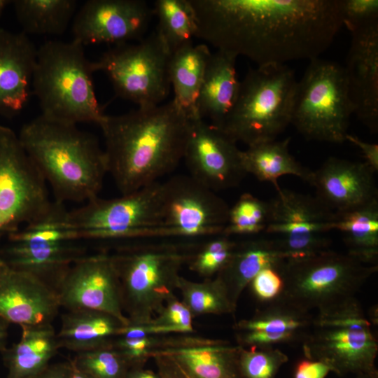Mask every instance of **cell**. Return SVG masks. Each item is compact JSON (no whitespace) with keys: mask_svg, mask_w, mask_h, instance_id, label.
Segmentation results:
<instances>
[{"mask_svg":"<svg viewBox=\"0 0 378 378\" xmlns=\"http://www.w3.org/2000/svg\"><path fill=\"white\" fill-rule=\"evenodd\" d=\"M196 38L259 66L318 58L343 26L340 0H190Z\"/></svg>","mask_w":378,"mask_h":378,"instance_id":"1","label":"cell"},{"mask_svg":"<svg viewBox=\"0 0 378 378\" xmlns=\"http://www.w3.org/2000/svg\"><path fill=\"white\" fill-rule=\"evenodd\" d=\"M192 120L173 100L107 115L100 124L107 174L121 195L160 181L183 159Z\"/></svg>","mask_w":378,"mask_h":378,"instance_id":"2","label":"cell"},{"mask_svg":"<svg viewBox=\"0 0 378 378\" xmlns=\"http://www.w3.org/2000/svg\"><path fill=\"white\" fill-rule=\"evenodd\" d=\"M18 137L55 201L86 202L98 197L107 167L95 136L40 115L24 125Z\"/></svg>","mask_w":378,"mask_h":378,"instance_id":"3","label":"cell"},{"mask_svg":"<svg viewBox=\"0 0 378 378\" xmlns=\"http://www.w3.org/2000/svg\"><path fill=\"white\" fill-rule=\"evenodd\" d=\"M83 47L74 40H50L37 48L31 90L41 115L75 125H100L106 118L95 94L92 62Z\"/></svg>","mask_w":378,"mask_h":378,"instance_id":"4","label":"cell"},{"mask_svg":"<svg viewBox=\"0 0 378 378\" xmlns=\"http://www.w3.org/2000/svg\"><path fill=\"white\" fill-rule=\"evenodd\" d=\"M202 244L158 243L125 247L111 255L130 324L150 323L174 295L180 271Z\"/></svg>","mask_w":378,"mask_h":378,"instance_id":"5","label":"cell"},{"mask_svg":"<svg viewBox=\"0 0 378 378\" xmlns=\"http://www.w3.org/2000/svg\"><path fill=\"white\" fill-rule=\"evenodd\" d=\"M278 270L284 288L275 300L303 312L322 314L356 299V294L377 272L378 265L329 249L286 259Z\"/></svg>","mask_w":378,"mask_h":378,"instance_id":"6","label":"cell"},{"mask_svg":"<svg viewBox=\"0 0 378 378\" xmlns=\"http://www.w3.org/2000/svg\"><path fill=\"white\" fill-rule=\"evenodd\" d=\"M298 81L285 64L249 69L220 128L247 146L275 140L291 123Z\"/></svg>","mask_w":378,"mask_h":378,"instance_id":"7","label":"cell"},{"mask_svg":"<svg viewBox=\"0 0 378 378\" xmlns=\"http://www.w3.org/2000/svg\"><path fill=\"white\" fill-rule=\"evenodd\" d=\"M0 251L8 267L29 273L55 290L68 268L84 257L65 204L52 201L41 216L8 236Z\"/></svg>","mask_w":378,"mask_h":378,"instance_id":"8","label":"cell"},{"mask_svg":"<svg viewBox=\"0 0 378 378\" xmlns=\"http://www.w3.org/2000/svg\"><path fill=\"white\" fill-rule=\"evenodd\" d=\"M302 342L306 358L326 363L338 375L353 373L377 378L378 342L357 299L314 316Z\"/></svg>","mask_w":378,"mask_h":378,"instance_id":"9","label":"cell"},{"mask_svg":"<svg viewBox=\"0 0 378 378\" xmlns=\"http://www.w3.org/2000/svg\"><path fill=\"white\" fill-rule=\"evenodd\" d=\"M354 108L344 67L319 57L298 81L291 123L308 140L342 144Z\"/></svg>","mask_w":378,"mask_h":378,"instance_id":"10","label":"cell"},{"mask_svg":"<svg viewBox=\"0 0 378 378\" xmlns=\"http://www.w3.org/2000/svg\"><path fill=\"white\" fill-rule=\"evenodd\" d=\"M164 183L158 181L118 197H94L69 210L79 239L167 237L162 227Z\"/></svg>","mask_w":378,"mask_h":378,"instance_id":"11","label":"cell"},{"mask_svg":"<svg viewBox=\"0 0 378 378\" xmlns=\"http://www.w3.org/2000/svg\"><path fill=\"white\" fill-rule=\"evenodd\" d=\"M169 59L155 31L136 44L115 45L92 65L94 72L107 76L118 97L148 108L161 104L169 94Z\"/></svg>","mask_w":378,"mask_h":378,"instance_id":"12","label":"cell"},{"mask_svg":"<svg viewBox=\"0 0 378 378\" xmlns=\"http://www.w3.org/2000/svg\"><path fill=\"white\" fill-rule=\"evenodd\" d=\"M47 184L18 135L0 125V238L18 231L50 206Z\"/></svg>","mask_w":378,"mask_h":378,"instance_id":"13","label":"cell"},{"mask_svg":"<svg viewBox=\"0 0 378 378\" xmlns=\"http://www.w3.org/2000/svg\"><path fill=\"white\" fill-rule=\"evenodd\" d=\"M269 202L265 232L272 234L286 259L309 256L330 249L326 233L333 230L335 212L316 195L282 189Z\"/></svg>","mask_w":378,"mask_h":378,"instance_id":"14","label":"cell"},{"mask_svg":"<svg viewBox=\"0 0 378 378\" xmlns=\"http://www.w3.org/2000/svg\"><path fill=\"white\" fill-rule=\"evenodd\" d=\"M162 227L167 237L195 238L223 234L230 206L190 176L164 181Z\"/></svg>","mask_w":378,"mask_h":378,"instance_id":"15","label":"cell"},{"mask_svg":"<svg viewBox=\"0 0 378 378\" xmlns=\"http://www.w3.org/2000/svg\"><path fill=\"white\" fill-rule=\"evenodd\" d=\"M61 307L107 313L123 325L130 321L122 306L120 282L111 255H85L73 263L55 286Z\"/></svg>","mask_w":378,"mask_h":378,"instance_id":"16","label":"cell"},{"mask_svg":"<svg viewBox=\"0 0 378 378\" xmlns=\"http://www.w3.org/2000/svg\"><path fill=\"white\" fill-rule=\"evenodd\" d=\"M237 142L206 120L194 119L183 159L190 176L214 192L237 186L246 175Z\"/></svg>","mask_w":378,"mask_h":378,"instance_id":"17","label":"cell"},{"mask_svg":"<svg viewBox=\"0 0 378 378\" xmlns=\"http://www.w3.org/2000/svg\"><path fill=\"white\" fill-rule=\"evenodd\" d=\"M153 14L141 0H89L74 17L72 40L83 46L141 40Z\"/></svg>","mask_w":378,"mask_h":378,"instance_id":"18","label":"cell"},{"mask_svg":"<svg viewBox=\"0 0 378 378\" xmlns=\"http://www.w3.org/2000/svg\"><path fill=\"white\" fill-rule=\"evenodd\" d=\"M351 32L344 67L357 118L372 133L378 132V21Z\"/></svg>","mask_w":378,"mask_h":378,"instance_id":"19","label":"cell"},{"mask_svg":"<svg viewBox=\"0 0 378 378\" xmlns=\"http://www.w3.org/2000/svg\"><path fill=\"white\" fill-rule=\"evenodd\" d=\"M60 307L55 290L38 277L9 267L0 271V318L8 323H51Z\"/></svg>","mask_w":378,"mask_h":378,"instance_id":"20","label":"cell"},{"mask_svg":"<svg viewBox=\"0 0 378 378\" xmlns=\"http://www.w3.org/2000/svg\"><path fill=\"white\" fill-rule=\"evenodd\" d=\"M374 174L365 162L330 157L313 171L309 184L320 200L340 213L378 199Z\"/></svg>","mask_w":378,"mask_h":378,"instance_id":"21","label":"cell"},{"mask_svg":"<svg viewBox=\"0 0 378 378\" xmlns=\"http://www.w3.org/2000/svg\"><path fill=\"white\" fill-rule=\"evenodd\" d=\"M36 52L27 34L0 27V115L14 117L28 103Z\"/></svg>","mask_w":378,"mask_h":378,"instance_id":"22","label":"cell"},{"mask_svg":"<svg viewBox=\"0 0 378 378\" xmlns=\"http://www.w3.org/2000/svg\"><path fill=\"white\" fill-rule=\"evenodd\" d=\"M234 55L217 50L206 65L196 102L197 116L220 127L237 100L240 81Z\"/></svg>","mask_w":378,"mask_h":378,"instance_id":"23","label":"cell"},{"mask_svg":"<svg viewBox=\"0 0 378 378\" xmlns=\"http://www.w3.org/2000/svg\"><path fill=\"white\" fill-rule=\"evenodd\" d=\"M286 257L274 238L258 237L237 243L225 267L216 274L237 307L244 289L262 270L278 267Z\"/></svg>","mask_w":378,"mask_h":378,"instance_id":"24","label":"cell"},{"mask_svg":"<svg viewBox=\"0 0 378 378\" xmlns=\"http://www.w3.org/2000/svg\"><path fill=\"white\" fill-rule=\"evenodd\" d=\"M20 340L2 352L6 378H31L50 365L60 349L52 323L22 326Z\"/></svg>","mask_w":378,"mask_h":378,"instance_id":"25","label":"cell"},{"mask_svg":"<svg viewBox=\"0 0 378 378\" xmlns=\"http://www.w3.org/2000/svg\"><path fill=\"white\" fill-rule=\"evenodd\" d=\"M123 325L105 312L92 309H73L62 315L57 337L60 348L76 354L109 346Z\"/></svg>","mask_w":378,"mask_h":378,"instance_id":"26","label":"cell"},{"mask_svg":"<svg viewBox=\"0 0 378 378\" xmlns=\"http://www.w3.org/2000/svg\"><path fill=\"white\" fill-rule=\"evenodd\" d=\"M241 348L216 340L209 344L156 354L172 357L190 378H244L239 364Z\"/></svg>","mask_w":378,"mask_h":378,"instance_id":"27","label":"cell"},{"mask_svg":"<svg viewBox=\"0 0 378 378\" xmlns=\"http://www.w3.org/2000/svg\"><path fill=\"white\" fill-rule=\"evenodd\" d=\"M211 54L206 45L191 43L170 55L169 76L174 92L172 100L191 120L198 118L196 102Z\"/></svg>","mask_w":378,"mask_h":378,"instance_id":"28","label":"cell"},{"mask_svg":"<svg viewBox=\"0 0 378 378\" xmlns=\"http://www.w3.org/2000/svg\"><path fill=\"white\" fill-rule=\"evenodd\" d=\"M290 138L281 141L272 140L248 146L241 152V160L246 174L254 176L260 181L273 184L276 190L280 186L278 178L291 175L309 183L313 171L302 166L290 154Z\"/></svg>","mask_w":378,"mask_h":378,"instance_id":"29","label":"cell"},{"mask_svg":"<svg viewBox=\"0 0 378 378\" xmlns=\"http://www.w3.org/2000/svg\"><path fill=\"white\" fill-rule=\"evenodd\" d=\"M333 230L342 234L349 254L365 263L377 265L378 199L335 213Z\"/></svg>","mask_w":378,"mask_h":378,"instance_id":"30","label":"cell"},{"mask_svg":"<svg viewBox=\"0 0 378 378\" xmlns=\"http://www.w3.org/2000/svg\"><path fill=\"white\" fill-rule=\"evenodd\" d=\"M18 21L25 34L61 35L76 13L75 0H15Z\"/></svg>","mask_w":378,"mask_h":378,"instance_id":"31","label":"cell"},{"mask_svg":"<svg viewBox=\"0 0 378 378\" xmlns=\"http://www.w3.org/2000/svg\"><path fill=\"white\" fill-rule=\"evenodd\" d=\"M153 12L158 20L155 31L170 55L192 43L197 25L190 0H157Z\"/></svg>","mask_w":378,"mask_h":378,"instance_id":"32","label":"cell"},{"mask_svg":"<svg viewBox=\"0 0 378 378\" xmlns=\"http://www.w3.org/2000/svg\"><path fill=\"white\" fill-rule=\"evenodd\" d=\"M314 316L274 300L255 315L234 325L240 331H265L268 332H298L308 333Z\"/></svg>","mask_w":378,"mask_h":378,"instance_id":"33","label":"cell"},{"mask_svg":"<svg viewBox=\"0 0 378 378\" xmlns=\"http://www.w3.org/2000/svg\"><path fill=\"white\" fill-rule=\"evenodd\" d=\"M176 289L180 291L181 301L193 318L204 314H230L236 309L225 286L216 276L196 282L181 276Z\"/></svg>","mask_w":378,"mask_h":378,"instance_id":"34","label":"cell"},{"mask_svg":"<svg viewBox=\"0 0 378 378\" xmlns=\"http://www.w3.org/2000/svg\"><path fill=\"white\" fill-rule=\"evenodd\" d=\"M269 219V202L243 193L230 207L223 234L255 235L265 232Z\"/></svg>","mask_w":378,"mask_h":378,"instance_id":"35","label":"cell"},{"mask_svg":"<svg viewBox=\"0 0 378 378\" xmlns=\"http://www.w3.org/2000/svg\"><path fill=\"white\" fill-rule=\"evenodd\" d=\"M71 362L92 378H127L131 369L112 344L76 354Z\"/></svg>","mask_w":378,"mask_h":378,"instance_id":"36","label":"cell"},{"mask_svg":"<svg viewBox=\"0 0 378 378\" xmlns=\"http://www.w3.org/2000/svg\"><path fill=\"white\" fill-rule=\"evenodd\" d=\"M231 237L221 234L202 244L188 264L190 269L202 276L211 278L227 264L237 246Z\"/></svg>","mask_w":378,"mask_h":378,"instance_id":"37","label":"cell"},{"mask_svg":"<svg viewBox=\"0 0 378 378\" xmlns=\"http://www.w3.org/2000/svg\"><path fill=\"white\" fill-rule=\"evenodd\" d=\"M288 358L273 346H242L239 364L244 378H274Z\"/></svg>","mask_w":378,"mask_h":378,"instance_id":"38","label":"cell"},{"mask_svg":"<svg viewBox=\"0 0 378 378\" xmlns=\"http://www.w3.org/2000/svg\"><path fill=\"white\" fill-rule=\"evenodd\" d=\"M192 318L189 309L174 294L148 323L167 328L172 333L188 334L194 331Z\"/></svg>","mask_w":378,"mask_h":378,"instance_id":"39","label":"cell"},{"mask_svg":"<svg viewBox=\"0 0 378 378\" xmlns=\"http://www.w3.org/2000/svg\"><path fill=\"white\" fill-rule=\"evenodd\" d=\"M340 10L349 31L378 21L377 0H340Z\"/></svg>","mask_w":378,"mask_h":378,"instance_id":"40","label":"cell"},{"mask_svg":"<svg viewBox=\"0 0 378 378\" xmlns=\"http://www.w3.org/2000/svg\"><path fill=\"white\" fill-rule=\"evenodd\" d=\"M255 297L260 301L270 302L276 299L284 288V281L278 267L262 270L250 283Z\"/></svg>","mask_w":378,"mask_h":378,"instance_id":"41","label":"cell"},{"mask_svg":"<svg viewBox=\"0 0 378 378\" xmlns=\"http://www.w3.org/2000/svg\"><path fill=\"white\" fill-rule=\"evenodd\" d=\"M307 334L298 332L241 331L237 337L239 345L243 347L245 346H273L275 344L302 341Z\"/></svg>","mask_w":378,"mask_h":378,"instance_id":"42","label":"cell"},{"mask_svg":"<svg viewBox=\"0 0 378 378\" xmlns=\"http://www.w3.org/2000/svg\"><path fill=\"white\" fill-rule=\"evenodd\" d=\"M151 358L155 361L160 378H190L172 357L155 354Z\"/></svg>","mask_w":378,"mask_h":378,"instance_id":"43","label":"cell"},{"mask_svg":"<svg viewBox=\"0 0 378 378\" xmlns=\"http://www.w3.org/2000/svg\"><path fill=\"white\" fill-rule=\"evenodd\" d=\"M329 372L331 368L326 363L306 358L296 365L294 378H325Z\"/></svg>","mask_w":378,"mask_h":378,"instance_id":"44","label":"cell"},{"mask_svg":"<svg viewBox=\"0 0 378 378\" xmlns=\"http://www.w3.org/2000/svg\"><path fill=\"white\" fill-rule=\"evenodd\" d=\"M346 141L360 148L366 162L374 171H378V145L362 141L358 137L347 134Z\"/></svg>","mask_w":378,"mask_h":378,"instance_id":"45","label":"cell"},{"mask_svg":"<svg viewBox=\"0 0 378 378\" xmlns=\"http://www.w3.org/2000/svg\"><path fill=\"white\" fill-rule=\"evenodd\" d=\"M70 362L50 364L31 378H69Z\"/></svg>","mask_w":378,"mask_h":378,"instance_id":"46","label":"cell"},{"mask_svg":"<svg viewBox=\"0 0 378 378\" xmlns=\"http://www.w3.org/2000/svg\"><path fill=\"white\" fill-rule=\"evenodd\" d=\"M127 378H160L157 372L144 368V366L132 368Z\"/></svg>","mask_w":378,"mask_h":378,"instance_id":"47","label":"cell"},{"mask_svg":"<svg viewBox=\"0 0 378 378\" xmlns=\"http://www.w3.org/2000/svg\"><path fill=\"white\" fill-rule=\"evenodd\" d=\"M9 324L10 323L0 318V354H2L6 349Z\"/></svg>","mask_w":378,"mask_h":378,"instance_id":"48","label":"cell"},{"mask_svg":"<svg viewBox=\"0 0 378 378\" xmlns=\"http://www.w3.org/2000/svg\"><path fill=\"white\" fill-rule=\"evenodd\" d=\"M70 362V371H69V378H92L89 374L85 373L84 372L80 370L76 367H75L73 363Z\"/></svg>","mask_w":378,"mask_h":378,"instance_id":"49","label":"cell"},{"mask_svg":"<svg viewBox=\"0 0 378 378\" xmlns=\"http://www.w3.org/2000/svg\"><path fill=\"white\" fill-rule=\"evenodd\" d=\"M10 2V1L7 0H0V15H1L4 8Z\"/></svg>","mask_w":378,"mask_h":378,"instance_id":"50","label":"cell"},{"mask_svg":"<svg viewBox=\"0 0 378 378\" xmlns=\"http://www.w3.org/2000/svg\"><path fill=\"white\" fill-rule=\"evenodd\" d=\"M6 267H8L7 265L5 263L3 259L0 257V271Z\"/></svg>","mask_w":378,"mask_h":378,"instance_id":"51","label":"cell"},{"mask_svg":"<svg viewBox=\"0 0 378 378\" xmlns=\"http://www.w3.org/2000/svg\"><path fill=\"white\" fill-rule=\"evenodd\" d=\"M357 378H373V377L369 375L360 374V375H357Z\"/></svg>","mask_w":378,"mask_h":378,"instance_id":"52","label":"cell"}]
</instances>
